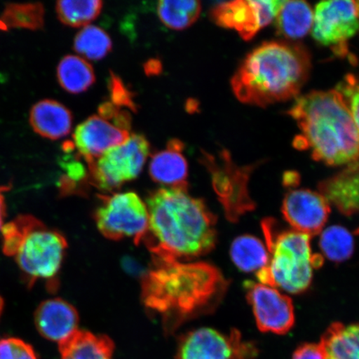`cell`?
<instances>
[{"label":"cell","instance_id":"6da1fadb","mask_svg":"<svg viewBox=\"0 0 359 359\" xmlns=\"http://www.w3.org/2000/svg\"><path fill=\"white\" fill-rule=\"evenodd\" d=\"M228 287L223 273L212 264L152 259V266L142 278L141 299L170 335L186 323L215 311Z\"/></svg>","mask_w":359,"mask_h":359},{"label":"cell","instance_id":"7a4b0ae2","mask_svg":"<svg viewBox=\"0 0 359 359\" xmlns=\"http://www.w3.org/2000/svg\"><path fill=\"white\" fill-rule=\"evenodd\" d=\"M147 230L142 241L152 259L186 262L212 251L217 241V217L188 187L152 191L147 201Z\"/></svg>","mask_w":359,"mask_h":359},{"label":"cell","instance_id":"3957f363","mask_svg":"<svg viewBox=\"0 0 359 359\" xmlns=\"http://www.w3.org/2000/svg\"><path fill=\"white\" fill-rule=\"evenodd\" d=\"M300 134L294 145L329 165L359 163V131L338 90L313 91L298 98L289 111Z\"/></svg>","mask_w":359,"mask_h":359},{"label":"cell","instance_id":"277c9868","mask_svg":"<svg viewBox=\"0 0 359 359\" xmlns=\"http://www.w3.org/2000/svg\"><path fill=\"white\" fill-rule=\"evenodd\" d=\"M311 69V56L302 45L267 42L246 56L231 86L241 102L266 107L297 96Z\"/></svg>","mask_w":359,"mask_h":359},{"label":"cell","instance_id":"5b68a950","mask_svg":"<svg viewBox=\"0 0 359 359\" xmlns=\"http://www.w3.org/2000/svg\"><path fill=\"white\" fill-rule=\"evenodd\" d=\"M1 231L3 252L15 259L27 285L44 280L55 288L67 248L66 238L32 215H18Z\"/></svg>","mask_w":359,"mask_h":359},{"label":"cell","instance_id":"8992f818","mask_svg":"<svg viewBox=\"0 0 359 359\" xmlns=\"http://www.w3.org/2000/svg\"><path fill=\"white\" fill-rule=\"evenodd\" d=\"M262 228L269 253L266 267L257 272L260 284L298 294L311 285L313 269L324 258L313 254L311 237L293 229H283L275 219H264Z\"/></svg>","mask_w":359,"mask_h":359},{"label":"cell","instance_id":"52a82bcc","mask_svg":"<svg viewBox=\"0 0 359 359\" xmlns=\"http://www.w3.org/2000/svg\"><path fill=\"white\" fill-rule=\"evenodd\" d=\"M150 144L141 134L107 150L100 158L87 163L89 182L98 189L111 191L136 179L144 168Z\"/></svg>","mask_w":359,"mask_h":359},{"label":"cell","instance_id":"ba28073f","mask_svg":"<svg viewBox=\"0 0 359 359\" xmlns=\"http://www.w3.org/2000/svg\"><path fill=\"white\" fill-rule=\"evenodd\" d=\"M100 198L101 204L94 217L101 234L112 241L130 238L135 244L141 243L148 226L146 202L133 191L101 196Z\"/></svg>","mask_w":359,"mask_h":359},{"label":"cell","instance_id":"9c48e42d","mask_svg":"<svg viewBox=\"0 0 359 359\" xmlns=\"http://www.w3.org/2000/svg\"><path fill=\"white\" fill-rule=\"evenodd\" d=\"M205 165L212 175L213 187L224 205L229 219L237 221L242 215L255 208L248 191V182L255 165L239 167L226 150L219 152V158L204 154Z\"/></svg>","mask_w":359,"mask_h":359},{"label":"cell","instance_id":"30bf717a","mask_svg":"<svg viewBox=\"0 0 359 359\" xmlns=\"http://www.w3.org/2000/svg\"><path fill=\"white\" fill-rule=\"evenodd\" d=\"M258 350L231 330L223 334L210 327L188 332L179 339L176 359H251Z\"/></svg>","mask_w":359,"mask_h":359},{"label":"cell","instance_id":"8fae6325","mask_svg":"<svg viewBox=\"0 0 359 359\" xmlns=\"http://www.w3.org/2000/svg\"><path fill=\"white\" fill-rule=\"evenodd\" d=\"M359 30V1H325L317 4L313 37L339 53H346L347 42Z\"/></svg>","mask_w":359,"mask_h":359},{"label":"cell","instance_id":"7c38bea8","mask_svg":"<svg viewBox=\"0 0 359 359\" xmlns=\"http://www.w3.org/2000/svg\"><path fill=\"white\" fill-rule=\"evenodd\" d=\"M244 286L259 330L280 335L288 333L295 321L294 304L289 296L260 283L246 281Z\"/></svg>","mask_w":359,"mask_h":359},{"label":"cell","instance_id":"4fadbf2b","mask_svg":"<svg viewBox=\"0 0 359 359\" xmlns=\"http://www.w3.org/2000/svg\"><path fill=\"white\" fill-rule=\"evenodd\" d=\"M283 3L280 0L223 2L212 8L210 16L219 27L235 29L245 40H250L276 19Z\"/></svg>","mask_w":359,"mask_h":359},{"label":"cell","instance_id":"5bb4252c","mask_svg":"<svg viewBox=\"0 0 359 359\" xmlns=\"http://www.w3.org/2000/svg\"><path fill=\"white\" fill-rule=\"evenodd\" d=\"M281 212L293 230L311 238L324 230L331 209L320 192L296 189L286 193Z\"/></svg>","mask_w":359,"mask_h":359},{"label":"cell","instance_id":"9a60e30c","mask_svg":"<svg viewBox=\"0 0 359 359\" xmlns=\"http://www.w3.org/2000/svg\"><path fill=\"white\" fill-rule=\"evenodd\" d=\"M130 132L121 129L100 116H90L79 124L74 133V146L86 161H95L107 150L128 140Z\"/></svg>","mask_w":359,"mask_h":359},{"label":"cell","instance_id":"2e32d148","mask_svg":"<svg viewBox=\"0 0 359 359\" xmlns=\"http://www.w3.org/2000/svg\"><path fill=\"white\" fill-rule=\"evenodd\" d=\"M79 322L78 311L62 299L45 300L34 313V324L39 333L58 344L79 330Z\"/></svg>","mask_w":359,"mask_h":359},{"label":"cell","instance_id":"e0dca14e","mask_svg":"<svg viewBox=\"0 0 359 359\" xmlns=\"http://www.w3.org/2000/svg\"><path fill=\"white\" fill-rule=\"evenodd\" d=\"M184 147L182 141L172 139L165 150L151 156L149 174L155 182L167 187H188V164L183 155Z\"/></svg>","mask_w":359,"mask_h":359},{"label":"cell","instance_id":"ac0fdd59","mask_svg":"<svg viewBox=\"0 0 359 359\" xmlns=\"http://www.w3.org/2000/svg\"><path fill=\"white\" fill-rule=\"evenodd\" d=\"M29 119L35 133L53 141L69 135L73 126L71 111L61 102L52 100L36 102L30 109Z\"/></svg>","mask_w":359,"mask_h":359},{"label":"cell","instance_id":"d6986e66","mask_svg":"<svg viewBox=\"0 0 359 359\" xmlns=\"http://www.w3.org/2000/svg\"><path fill=\"white\" fill-rule=\"evenodd\" d=\"M114 348L109 337L79 330L60 343L61 359H114Z\"/></svg>","mask_w":359,"mask_h":359},{"label":"cell","instance_id":"ffe728a7","mask_svg":"<svg viewBox=\"0 0 359 359\" xmlns=\"http://www.w3.org/2000/svg\"><path fill=\"white\" fill-rule=\"evenodd\" d=\"M320 344L325 359H359V323H334L321 337Z\"/></svg>","mask_w":359,"mask_h":359},{"label":"cell","instance_id":"44dd1931","mask_svg":"<svg viewBox=\"0 0 359 359\" xmlns=\"http://www.w3.org/2000/svg\"><path fill=\"white\" fill-rule=\"evenodd\" d=\"M276 19L278 33L288 39H299L311 31L313 12L306 2L284 1Z\"/></svg>","mask_w":359,"mask_h":359},{"label":"cell","instance_id":"7402d4cb","mask_svg":"<svg viewBox=\"0 0 359 359\" xmlns=\"http://www.w3.org/2000/svg\"><path fill=\"white\" fill-rule=\"evenodd\" d=\"M57 79L61 88L72 94L86 92L96 80L93 66L76 55L62 58L57 67Z\"/></svg>","mask_w":359,"mask_h":359},{"label":"cell","instance_id":"603a6c76","mask_svg":"<svg viewBox=\"0 0 359 359\" xmlns=\"http://www.w3.org/2000/svg\"><path fill=\"white\" fill-rule=\"evenodd\" d=\"M230 254L235 266L246 273L258 272L267 266L269 259L266 246L250 235L237 237L231 246Z\"/></svg>","mask_w":359,"mask_h":359},{"label":"cell","instance_id":"cb8c5ba5","mask_svg":"<svg viewBox=\"0 0 359 359\" xmlns=\"http://www.w3.org/2000/svg\"><path fill=\"white\" fill-rule=\"evenodd\" d=\"M44 15L41 3L7 4L0 15V29L40 30L44 27Z\"/></svg>","mask_w":359,"mask_h":359},{"label":"cell","instance_id":"d4e9b609","mask_svg":"<svg viewBox=\"0 0 359 359\" xmlns=\"http://www.w3.org/2000/svg\"><path fill=\"white\" fill-rule=\"evenodd\" d=\"M201 4L195 0H164L157 6L161 22L175 30L189 28L201 15Z\"/></svg>","mask_w":359,"mask_h":359},{"label":"cell","instance_id":"484cf974","mask_svg":"<svg viewBox=\"0 0 359 359\" xmlns=\"http://www.w3.org/2000/svg\"><path fill=\"white\" fill-rule=\"evenodd\" d=\"M102 8V2L100 0H65L56 4L58 20L65 25L74 28L88 26L100 16Z\"/></svg>","mask_w":359,"mask_h":359},{"label":"cell","instance_id":"4316f807","mask_svg":"<svg viewBox=\"0 0 359 359\" xmlns=\"http://www.w3.org/2000/svg\"><path fill=\"white\" fill-rule=\"evenodd\" d=\"M111 48L112 43L109 35L97 26L84 27L74 39L75 52L88 60H102L109 55Z\"/></svg>","mask_w":359,"mask_h":359},{"label":"cell","instance_id":"83f0119b","mask_svg":"<svg viewBox=\"0 0 359 359\" xmlns=\"http://www.w3.org/2000/svg\"><path fill=\"white\" fill-rule=\"evenodd\" d=\"M320 234V247L327 259L340 263L352 257L354 241L351 233L346 228L332 226Z\"/></svg>","mask_w":359,"mask_h":359},{"label":"cell","instance_id":"f1b7e54d","mask_svg":"<svg viewBox=\"0 0 359 359\" xmlns=\"http://www.w3.org/2000/svg\"><path fill=\"white\" fill-rule=\"evenodd\" d=\"M0 359H38L34 349L24 340L7 338L0 340Z\"/></svg>","mask_w":359,"mask_h":359},{"label":"cell","instance_id":"f546056e","mask_svg":"<svg viewBox=\"0 0 359 359\" xmlns=\"http://www.w3.org/2000/svg\"><path fill=\"white\" fill-rule=\"evenodd\" d=\"M109 88L110 91L111 102L116 107H128L132 111H137V105L134 102L133 93L126 87L123 81L115 74H111Z\"/></svg>","mask_w":359,"mask_h":359},{"label":"cell","instance_id":"4dcf8cb0","mask_svg":"<svg viewBox=\"0 0 359 359\" xmlns=\"http://www.w3.org/2000/svg\"><path fill=\"white\" fill-rule=\"evenodd\" d=\"M342 94L359 131V82L353 75H348L337 88Z\"/></svg>","mask_w":359,"mask_h":359},{"label":"cell","instance_id":"1f68e13d","mask_svg":"<svg viewBox=\"0 0 359 359\" xmlns=\"http://www.w3.org/2000/svg\"><path fill=\"white\" fill-rule=\"evenodd\" d=\"M98 116L125 131L130 132L131 130L132 118L129 112L116 107L111 102H103L98 107Z\"/></svg>","mask_w":359,"mask_h":359},{"label":"cell","instance_id":"d6a6232c","mask_svg":"<svg viewBox=\"0 0 359 359\" xmlns=\"http://www.w3.org/2000/svg\"><path fill=\"white\" fill-rule=\"evenodd\" d=\"M293 359H325L320 344H304L295 350Z\"/></svg>","mask_w":359,"mask_h":359},{"label":"cell","instance_id":"836d02e7","mask_svg":"<svg viewBox=\"0 0 359 359\" xmlns=\"http://www.w3.org/2000/svg\"><path fill=\"white\" fill-rule=\"evenodd\" d=\"M12 183L7 184V185L0 186V231L2 230L4 226V219L6 217V192L12 189Z\"/></svg>","mask_w":359,"mask_h":359},{"label":"cell","instance_id":"e575fe53","mask_svg":"<svg viewBox=\"0 0 359 359\" xmlns=\"http://www.w3.org/2000/svg\"><path fill=\"white\" fill-rule=\"evenodd\" d=\"M160 62L156 60L148 62L146 67L147 74H157L160 72Z\"/></svg>","mask_w":359,"mask_h":359},{"label":"cell","instance_id":"d590c367","mask_svg":"<svg viewBox=\"0 0 359 359\" xmlns=\"http://www.w3.org/2000/svg\"><path fill=\"white\" fill-rule=\"evenodd\" d=\"M4 306V299L1 297V296H0V317H1V314H2V312H3Z\"/></svg>","mask_w":359,"mask_h":359},{"label":"cell","instance_id":"8d00e7d4","mask_svg":"<svg viewBox=\"0 0 359 359\" xmlns=\"http://www.w3.org/2000/svg\"><path fill=\"white\" fill-rule=\"evenodd\" d=\"M356 234H359V228L358 229V230L356 231Z\"/></svg>","mask_w":359,"mask_h":359}]
</instances>
